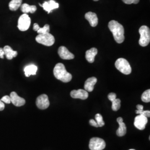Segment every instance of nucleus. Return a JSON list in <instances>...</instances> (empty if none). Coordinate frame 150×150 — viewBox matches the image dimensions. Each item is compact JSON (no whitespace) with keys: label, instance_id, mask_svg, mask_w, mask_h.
Wrapping results in <instances>:
<instances>
[{"label":"nucleus","instance_id":"1","mask_svg":"<svg viewBox=\"0 0 150 150\" xmlns=\"http://www.w3.org/2000/svg\"><path fill=\"white\" fill-rule=\"evenodd\" d=\"M108 26L112 33L116 42L118 43H122L125 40V31L123 26L115 20H111L108 23Z\"/></svg>","mask_w":150,"mask_h":150},{"label":"nucleus","instance_id":"2","mask_svg":"<svg viewBox=\"0 0 150 150\" xmlns=\"http://www.w3.org/2000/svg\"><path fill=\"white\" fill-rule=\"evenodd\" d=\"M54 77L63 82H69L72 80V75L68 72L65 68L64 64L59 63L56 64L54 69Z\"/></svg>","mask_w":150,"mask_h":150},{"label":"nucleus","instance_id":"3","mask_svg":"<svg viewBox=\"0 0 150 150\" xmlns=\"http://www.w3.org/2000/svg\"><path fill=\"white\" fill-rule=\"evenodd\" d=\"M139 31L140 34L139 45L142 47L147 46L150 42V28L146 26H142L139 28Z\"/></svg>","mask_w":150,"mask_h":150},{"label":"nucleus","instance_id":"4","mask_svg":"<svg viewBox=\"0 0 150 150\" xmlns=\"http://www.w3.org/2000/svg\"><path fill=\"white\" fill-rule=\"evenodd\" d=\"M37 42L46 46H51L54 45L55 39L54 36L50 33L38 34L36 38Z\"/></svg>","mask_w":150,"mask_h":150},{"label":"nucleus","instance_id":"5","mask_svg":"<svg viewBox=\"0 0 150 150\" xmlns=\"http://www.w3.org/2000/svg\"><path fill=\"white\" fill-rule=\"evenodd\" d=\"M115 67L121 73L125 75H129L131 73V67L129 62L125 59L120 58L115 62Z\"/></svg>","mask_w":150,"mask_h":150},{"label":"nucleus","instance_id":"6","mask_svg":"<svg viewBox=\"0 0 150 150\" xmlns=\"http://www.w3.org/2000/svg\"><path fill=\"white\" fill-rule=\"evenodd\" d=\"M31 25V18L26 13H23L18 20L17 27L21 31H26Z\"/></svg>","mask_w":150,"mask_h":150},{"label":"nucleus","instance_id":"7","mask_svg":"<svg viewBox=\"0 0 150 150\" xmlns=\"http://www.w3.org/2000/svg\"><path fill=\"white\" fill-rule=\"evenodd\" d=\"M106 147V143L102 139L98 137L92 138L89 143L90 150H102Z\"/></svg>","mask_w":150,"mask_h":150},{"label":"nucleus","instance_id":"8","mask_svg":"<svg viewBox=\"0 0 150 150\" xmlns=\"http://www.w3.org/2000/svg\"><path fill=\"white\" fill-rule=\"evenodd\" d=\"M36 103L38 108L41 110L47 108L50 106V101L47 95L43 94L39 96L36 99Z\"/></svg>","mask_w":150,"mask_h":150},{"label":"nucleus","instance_id":"9","mask_svg":"<svg viewBox=\"0 0 150 150\" xmlns=\"http://www.w3.org/2000/svg\"><path fill=\"white\" fill-rule=\"evenodd\" d=\"M148 122V119L145 116L139 115L134 118V126L139 130H144Z\"/></svg>","mask_w":150,"mask_h":150},{"label":"nucleus","instance_id":"10","mask_svg":"<svg viewBox=\"0 0 150 150\" xmlns=\"http://www.w3.org/2000/svg\"><path fill=\"white\" fill-rule=\"evenodd\" d=\"M39 5L43 8L44 10L47 11L48 13L51 12L53 10L58 8L59 7V4L56 2L54 0L45 1L42 5L40 4Z\"/></svg>","mask_w":150,"mask_h":150},{"label":"nucleus","instance_id":"11","mask_svg":"<svg viewBox=\"0 0 150 150\" xmlns=\"http://www.w3.org/2000/svg\"><path fill=\"white\" fill-rule=\"evenodd\" d=\"M11 102L17 107H20L25 104V100L19 96L15 92H12L10 94Z\"/></svg>","mask_w":150,"mask_h":150},{"label":"nucleus","instance_id":"12","mask_svg":"<svg viewBox=\"0 0 150 150\" xmlns=\"http://www.w3.org/2000/svg\"><path fill=\"white\" fill-rule=\"evenodd\" d=\"M58 54L62 59H72L75 57L74 54L71 53L68 49L64 46L59 47L58 50Z\"/></svg>","mask_w":150,"mask_h":150},{"label":"nucleus","instance_id":"13","mask_svg":"<svg viewBox=\"0 0 150 150\" xmlns=\"http://www.w3.org/2000/svg\"><path fill=\"white\" fill-rule=\"evenodd\" d=\"M71 96L73 98H80L81 100H86L88 97L87 91L82 89L77 90H72L71 92Z\"/></svg>","mask_w":150,"mask_h":150},{"label":"nucleus","instance_id":"14","mask_svg":"<svg viewBox=\"0 0 150 150\" xmlns=\"http://www.w3.org/2000/svg\"><path fill=\"white\" fill-rule=\"evenodd\" d=\"M85 18L89 22L92 27H96L98 24V17L95 13L88 12L85 15Z\"/></svg>","mask_w":150,"mask_h":150},{"label":"nucleus","instance_id":"15","mask_svg":"<svg viewBox=\"0 0 150 150\" xmlns=\"http://www.w3.org/2000/svg\"><path fill=\"white\" fill-rule=\"evenodd\" d=\"M117 122L119 124V127L116 131V134L118 136L122 137L126 134V126L125 123L123 122V118L122 117H118L117 119Z\"/></svg>","mask_w":150,"mask_h":150},{"label":"nucleus","instance_id":"16","mask_svg":"<svg viewBox=\"0 0 150 150\" xmlns=\"http://www.w3.org/2000/svg\"><path fill=\"white\" fill-rule=\"evenodd\" d=\"M97 81V80L95 77L88 78L85 81V85H84L85 90H86L87 92H92L93 91L94 89V86L96 83Z\"/></svg>","mask_w":150,"mask_h":150},{"label":"nucleus","instance_id":"17","mask_svg":"<svg viewBox=\"0 0 150 150\" xmlns=\"http://www.w3.org/2000/svg\"><path fill=\"white\" fill-rule=\"evenodd\" d=\"M98 52L97 49L96 48H92L87 50L86 52V59L87 61L90 63H93L95 61V58Z\"/></svg>","mask_w":150,"mask_h":150},{"label":"nucleus","instance_id":"18","mask_svg":"<svg viewBox=\"0 0 150 150\" xmlns=\"http://www.w3.org/2000/svg\"><path fill=\"white\" fill-rule=\"evenodd\" d=\"M3 48L7 59H12L17 56V52L16 51L13 50L10 46H6Z\"/></svg>","mask_w":150,"mask_h":150},{"label":"nucleus","instance_id":"19","mask_svg":"<svg viewBox=\"0 0 150 150\" xmlns=\"http://www.w3.org/2000/svg\"><path fill=\"white\" fill-rule=\"evenodd\" d=\"M38 71V67L35 64H30L26 66L24 69L25 75L26 77H29L31 75H35Z\"/></svg>","mask_w":150,"mask_h":150},{"label":"nucleus","instance_id":"20","mask_svg":"<svg viewBox=\"0 0 150 150\" xmlns=\"http://www.w3.org/2000/svg\"><path fill=\"white\" fill-rule=\"evenodd\" d=\"M21 10L23 13H33L37 10V7L36 6H30L27 4H23L21 6Z\"/></svg>","mask_w":150,"mask_h":150},{"label":"nucleus","instance_id":"21","mask_svg":"<svg viewBox=\"0 0 150 150\" xmlns=\"http://www.w3.org/2000/svg\"><path fill=\"white\" fill-rule=\"evenodd\" d=\"M22 0H12L9 3V8L11 11H16L21 6Z\"/></svg>","mask_w":150,"mask_h":150},{"label":"nucleus","instance_id":"22","mask_svg":"<svg viewBox=\"0 0 150 150\" xmlns=\"http://www.w3.org/2000/svg\"><path fill=\"white\" fill-rule=\"evenodd\" d=\"M121 107V100L118 98H116L112 101V109L114 111H117Z\"/></svg>","mask_w":150,"mask_h":150},{"label":"nucleus","instance_id":"23","mask_svg":"<svg viewBox=\"0 0 150 150\" xmlns=\"http://www.w3.org/2000/svg\"><path fill=\"white\" fill-rule=\"evenodd\" d=\"M141 100L143 102H150V90L149 89L146 91H145L141 96Z\"/></svg>","mask_w":150,"mask_h":150},{"label":"nucleus","instance_id":"24","mask_svg":"<svg viewBox=\"0 0 150 150\" xmlns=\"http://www.w3.org/2000/svg\"><path fill=\"white\" fill-rule=\"evenodd\" d=\"M95 119L98 127H102L105 125V122L103 121L102 115L100 113H97L95 116Z\"/></svg>","mask_w":150,"mask_h":150},{"label":"nucleus","instance_id":"25","mask_svg":"<svg viewBox=\"0 0 150 150\" xmlns=\"http://www.w3.org/2000/svg\"><path fill=\"white\" fill-rule=\"evenodd\" d=\"M37 32H38V34L49 33V32H50V26H49V25L46 24L43 27L40 28Z\"/></svg>","mask_w":150,"mask_h":150},{"label":"nucleus","instance_id":"26","mask_svg":"<svg viewBox=\"0 0 150 150\" xmlns=\"http://www.w3.org/2000/svg\"><path fill=\"white\" fill-rule=\"evenodd\" d=\"M1 101H2L4 103L9 104L11 103V98L10 96H5L2 97V98L1 99Z\"/></svg>","mask_w":150,"mask_h":150},{"label":"nucleus","instance_id":"27","mask_svg":"<svg viewBox=\"0 0 150 150\" xmlns=\"http://www.w3.org/2000/svg\"><path fill=\"white\" fill-rule=\"evenodd\" d=\"M123 2L126 4H137L139 2V0H122Z\"/></svg>","mask_w":150,"mask_h":150},{"label":"nucleus","instance_id":"28","mask_svg":"<svg viewBox=\"0 0 150 150\" xmlns=\"http://www.w3.org/2000/svg\"><path fill=\"white\" fill-rule=\"evenodd\" d=\"M108 98L109 99V100L110 101L112 102L116 98V94L115 93H113V92L109 93L108 95Z\"/></svg>","mask_w":150,"mask_h":150},{"label":"nucleus","instance_id":"29","mask_svg":"<svg viewBox=\"0 0 150 150\" xmlns=\"http://www.w3.org/2000/svg\"><path fill=\"white\" fill-rule=\"evenodd\" d=\"M136 107H137V110H136V113H137V114H139V115L143 111H144V106H142V105H137V106H136Z\"/></svg>","mask_w":150,"mask_h":150},{"label":"nucleus","instance_id":"30","mask_svg":"<svg viewBox=\"0 0 150 150\" xmlns=\"http://www.w3.org/2000/svg\"><path fill=\"white\" fill-rule=\"evenodd\" d=\"M139 115H141L146 117L148 118L150 117V111H143Z\"/></svg>","mask_w":150,"mask_h":150},{"label":"nucleus","instance_id":"31","mask_svg":"<svg viewBox=\"0 0 150 150\" xmlns=\"http://www.w3.org/2000/svg\"><path fill=\"white\" fill-rule=\"evenodd\" d=\"M90 124L91 125V126H93V127H98V126L97 123L96 121L95 120H93V119H91L89 121Z\"/></svg>","mask_w":150,"mask_h":150},{"label":"nucleus","instance_id":"32","mask_svg":"<svg viewBox=\"0 0 150 150\" xmlns=\"http://www.w3.org/2000/svg\"><path fill=\"white\" fill-rule=\"evenodd\" d=\"M5 56V53L4 51V48H0V58L1 59H4Z\"/></svg>","mask_w":150,"mask_h":150},{"label":"nucleus","instance_id":"33","mask_svg":"<svg viewBox=\"0 0 150 150\" xmlns=\"http://www.w3.org/2000/svg\"><path fill=\"white\" fill-rule=\"evenodd\" d=\"M40 28V27L39 25H38V23H34V25H33V30L34 31H38Z\"/></svg>","mask_w":150,"mask_h":150},{"label":"nucleus","instance_id":"34","mask_svg":"<svg viewBox=\"0 0 150 150\" xmlns=\"http://www.w3.org/2000/svg\"><path fill=\"white\" fill-rule=\"evenodd\" d=\"M5 108V104L4 103L0 100V111L4 110Z\"/></svg>","mask_w":150,"mask_h":150},{"label":"nucleus","instance_id":"35","mask_svg":"<svg viewBox=\"0 0 150 150\" xmlns=\"http://www.w3.org/2000/svg\"><path fill=\"white\" fill-rule=\"evenodd\" d=\"M94 1H98V0H93Z\"/></svg>","mask_w":150,"mask_h":150},{"label":"nucleus","instance_id":"36","mask_svg":"<svg viewBox=\"0 0 150 150\" xmlns=\"http://www.w3.org/2000/svg\"><path fill=\"white\" fill-rule=\"evenodd\" d=\"M129 150H134V149H129Z\"/></svg>","mask_w":150,"mask_h":150}]
</instances>
